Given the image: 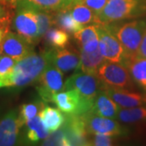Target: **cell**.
I'll return each instance as SVG.
<instances>
[{"instance_id":"1","label":"cell","mask_w":146,"mask_h":146,"mask_svg":"<svg viewBox=\"0 0 146 146\" xmlns=\"http://www.w3.org/2000/svg\"><path fill=\"white\" fill-rule=\"evenodd\" d=\"M50 64L49 50L31 52L17 61L13 72L3 79L5 87H25L36 83L45 69Z\"/></svg>"},{"instance_id":"2","label":"cell","mask_w":146,"mask_h":146,"mask_svg":"<svg viewBox=\"0 0 146 146\" xmlns=\"http://www.w3.org/2000/svg\"><path fill=\"white\" fill-rule=\"evenodd\" d=\"M142 17H146V0H108L95 24L108 25Z\"/></svg>"},{"instance_id":"3","label":"cell","mask_w":146,"mask_h":146,"mask_svg":"<svg viewBox=\"0 0 146 146\" xmlns=\"http://www.w3.org/2000/svg\"><path fill=\"white\" fill-rule=\"evenodd\" d=\"M105 25L119 41L127 58L135 57L145 31L146 17L118 21Z\"/></svg>"},{"instance_id":"4","label":"cell","mask_w":146,"mask_h":146,"mask_svg":"<svg viewBox=\"0 0 146 146\" xmlns=\"http://www.w3.org/2000/svg\"><path fill=\"white\" fill-rule=\"evenodd\" d=\"M11 26L17 33L24 36L33 46L42 39L34 6L27 0H18Z\"/></svg>"},{"instance_id":"5","label":"cell","mask_w":146,"mask_h":146,"mask_svg":"<svg viewBox=\"0 0 146 146\" xmlns=\"http://www.w3.org/2000/svg\"><path fill=\"white\" fill-rule=\"evenodd\" d=\"M102 85L116 89H133V82L128 69L123 63L105 61L98 71Z\"/></svg>"},{"instance_id":"6","label":"cell","mask_w":146,"mask_h":146,"mask_svg":"<svg viewBox=\"0 0 146 146\" xmlns=\"http://www.w3.org/2000/svg\"><path fill=\"white\" fill-rule=\"evenodd\" d=\"M81 116L89 136L103 134L116 137L125 136L128 133V129L114 120V119L95 115L91 110L81 115Z\"/></svg>"},{"instance_id":"7","label":"cell","mask_w":146,"mask_h":146,"mask_svg":"<svg viewBox=\"0 0 146 146\" xmlns=\"http://www.w3.org/2000/svg\"><path fill=\"white\" fill-rule=\"evenodd\" d=\"M36 83V91L45 103L53 102L54 94L65 89L63 72L51 63L45 69Z\"/></svg>"},{"instance_id":"8","label":"cell","mask_w":146,"mask_h":146,"mask_svg":"<svg viewBox=\"0 0 146 146\" xmlns=\"http://www.w3.org/2000/svg\"><path fill=\"white\" fill-rule=\"evenodd\" d=\"M102 88V83L98 75L85 72H76L65 82V89H73L81 98L94 102L96 96Z\"/></svg>"},{"instance_id":"9","label":"cell","mask_w":146,"mask_h":146,"mask_svg":"<svg viewBox=\"0 0 146 146\" xmlns=\"http://www.w3.org/2000/svg\"><path fill=\"white\" fill-rule=\"evenodd\" d=\"M53 103L68 115H83L92 109L94 105V102L84 99L73 89H66L54 94Z\"/></svg>"},{"instance_id":"10","label":"cell","mask_w":146,"mask_h":146,"mask_svg":"<svg viewBox=\"0 0 146 146\" xmlns=\"http://www.w3.org/2000/svg\"><path fill=\"white\" fill-rule=\"evenodd\" d=\"M99 30V50L106 61L123 63L126 54L117 37L110 31L105 25H98Z\"/></svg>"},{"instance_id":"11","label":"cell","mask_w":146,"mask_h":146,"mask_svg":"<svg viewBox=\"0 0 146 146\" xmlns=\"http://www.w3.org/2000/svg\"><path fill=\"white\" fill-rule=\"evenodd\" d=\"M23 127L19 119V110H11L0 119V146L16 145L20 141Z\"/></svg>"},{"instance_id":"12","label":"cell","mask_w":146,"mask_h":146,"mask_svg":"<svg viewBox=\"0 0 146 146\" xmlns=\"http://www.w3.org/2000/svg\"><path fill=\"white\" fill-rule=\"evenodd\" d=\"M50 63L62 72L78 70L80 64V53L72 46L49 49Z\"/></svg>"},{"instance_id":"13","label":"cell","mask_w":146,"mask_h":146,"mask_svg":"<svg viewBox=\"0 0 146 146\" xmlns=\"http://www.w3.org/2000/svg\"><path fill=\"white\" fill-rule=\"evenodd\" d=\"M33 45L17 33L9 31L0 46V53L19 61L33 51Z\"/></svg>"},{"instance_id":"14","label":"cell","mask_w":146,"mask_h":146,"mask_svg":"<svg viewBox=\"0 0 146 146\" xmlns=\"http://www.w3.org/2000/svg\"><path fill=\"white\" fill-rule=\"evenodd\" d=\"M69 141L70 145H89V135L81 115H65V122L61 127Z\"/></svg>"},{"instance_id":"15","label":"cell","mask_w":146,"mask_h":146,"mask_svg":"<svg viewBox=\"0 0 146 146\" xmlns=\"http://www.w3.org/2000/svg\"><path fill=\"white\" fill-rule=\"evenodd\" d=\"M102 89L120 108H132L146 106V93H138L131 89H116L102 85Z\"/></svg>"},{"instance_id":"16","label":"cell","mask_w":146,"mask_h":146,"mask_svg":"<svg viewBox=\"0 0 146 146\" xmlns=\"http://www.w3.org/2000/svg\"><path fill=\"white\" fill-rule=\"evenodd\" d=\"M74 39L80 51L93 52L99 49L98 24H92L81 28L74 33Z\"/></svg>"},{"instance_id":"17","label":"cell","mask_w":146,"mask_h":146,"mask_svg":"<svg viewBox=\"0 0 146 146\" xmlns=\"http://www.w3.org/2000/svg\"><path fill=\"white\" fill-rule=\"evenodd\" d=\"M120 109L119 106L111 99L101 88L94 99L91 110L95 115L115 119H117V115Z\"/></svg>"},{"instance_id":"18","label":"cell","mask_w":146,"mask_h":146,"mask_svg":"<svg viewBox=\"0 0 146 146\" xmlns=\"http://www.w3.org/2000/svg\"><path fill=\"white\" fill-rule=\"evenodd\" d=\"M123 63L128 69L134 84L146 93V58H129Z\"/></svg>"},{"instance_id":"19","label":"cell","mask_w":146,"mask_h":146,"mask_svg":"<svg viewBox=\"0 0 146 146\" xmlns=\"http://www.w3.org/2000/svg\"><path fill=\"white\" fill-rule=\"evenodd\" d=\"M25 126L24 141L27 143H37L46 139L50 133L42 123L39 115L29 120Z\"/></svg>"},{"instance_id":"20","label":"cell","mask_w":146,"mask_h":146,"mask_svg":"<svg viewBox=\"0 0 146 146\" xmlns=\"http://www.w3.org/2000/svg\"><path fill=\"white\" fill-rule=\"evenodd\" d=\"M42 123L50 133L59 129L65 122V115L61 110L49 106H45L39 113Z\"/></svg>"},{"instance_id":"21","label":"cell","mask_w":146,"mask_h":146,"mask_svg":"<svg viewBox=\"0 0 146 146\" xmlns=\"http://www.w3.org/2000/svg\"><path fill=\"white\" fill-rule=\"evenodd\" d=\"M80 64L79 69H80L82 72L97 75L101 65L106 61L99 49L93 52H84L80 50Z\"/></svg>"},{"instance_id":"22","label":"cell","mask_w":146,"mask_h":146,"mask_svg":"<svg viewBox=\"0 0 146 146\" xmlns=\"http://www.w3.org/2000/svg\"><path fill=\"white\" fill-rule=\"evenodd\" d=\"M54 26H57L58 29H61L70 34H74L82 28L81 25H80L77 21H75L68 8L54 11Z\"/></svg>"},{"instance_id":"23","label":"cell","mask_w":146,"mask_h":146,"mask_svg":"<svg viewBox=\"0 0 146 146\" xmlns=\"http://www.w3.org/2000/svg\"><path fill=\"white\" fill-rule=\"evenodd\" d=\"M75 21H77L80 25H86L89 24H94L96 21V14L87 6L75 0L72 4L68 7Z\"/></svg>"},{"instance_id":"24","label":"cell","mask_w":146,"mask_h":146,"mask_svg":"<svg viewBox=\"0 0 146 146\" xmlns=\"http://www.w3.org/2000/svg\"><path fill=\"white\" fill-rule=\"evenodd\" d=\"M117 119L123 123H136L146 120V106L121 108L118 113Z\"/></svg>"},{"instance_id":"25","label":"cell","mask_w":146,"mask_h":146,"mask_svg":"<svg viewBox=\"0 0 146 146\" xmlns=\"http://www.w3.org/2000/svg\"><path fill=\"white\" fill-rule=\"evenodd\" d=\"M46 42L53 48H63L68 46L70 36L68 33L61 29H49L44 35Z\"/></svg>"},{"instance_id":"26","label":"cell","mask_w":146,"mask_h":146,"mask_svg":"<svg viewBox=\"0 0 146 146\" xmlns=\"http://www.w3.org/2000/svg\"><path fill=\"white\" fill-rule=\"evenodd\" d=\"M44 106L45 102L43 101H35L30 103L22 105L19 110V119L21 125L24 127L29 120L39 115Z\"/></svg>"},{"instance_id":"27","label":"cell","mask_w":146,"mask_h":146,"mask_svg":"<svg viewBox=\"0 0 146 146\" xmlns=\"http://www.w3.org/2000/svg\"><path fill=\"white\" fill-rule=\"evenodd\" d=\"M34 9L38 22L39 33L42 38L49 29H50L53 26H54V11L42 10L35 6H34Z\"/></svg>"},{"instance_id":"28","label":"cell","mask_w":146,"mask_h":146,"mask_svg":"<svg viewBox=\"0 0 146 146\" xmlns=\"http://www.w3.org/2000/svg\"><path fill=\"white\" fill-rule=\"evenodd\" d=\"M36 7L49 11H58L68 8L75 0H27Z\"/></svg>"},{"instance_id":"29","label":"cell","mask_w":146,"mask_h":146,"mask_svg":"<svg viewBox=\"0 0 146 146\" xmlns=\"http://www.w3.org/2000/svg\"><path fill=\"white\" fill-rule=\"evenodd\" d=\"M42 145L70 146V143L63 129L60 127L57 131L50 132V135L44 139Z\"/></svg>"},{"instance_id":"30","label":"cell","mask_w":146,"mask_h":146,"mask_svg":"<svg viewBox=\"0 0 146 146\" xmlns=\"http://www.w3.org/2000/svg\"><path fill=\"white\" fill-rule=\"evenodd\" d=\"M16 63V59L0 53V76L4 78L9 76L13 72Z\"/></svg>"},{"instance_id":"31","label":"cell","mask_w":146,"mask_h":146,"mask_svg":"<svg viewBox=\"0 0 146 146\" xmlns=\"http://www.w3.org/2000/svg\"><path fill=\"white\" fill-rule=\"evenodd\" d=\"M90 136H89V145L110 146L113 145L115 143V136L103 134H94Z\"/></svg>"},{"instance_id":"32","label":"cell","mask_w":146,"mask_h":146,"mask_svg":"<svg viewBox=\"0 0 146 146\" xmlns=\"http://www.w3.org/2000/svg\"><path fill=\"white\" fill-rule=\"evenodd\" d=\"M76 1L89 7L96 14V16H98L102 11L108 2V0H76Z\"/></svg>"},{"instance_id":"33","label":"cell","mask_w":146,"mask_h":146,"mask_svg":"<svg viewBox=\"0 0 146 146\" xmlns=\"http://www.w3.org/2000/svg\"><path fill=\"white\" fill-rule=\"evenodd\" d=\"M13 16H14V14L0 18V46L2 44L4 36H6V34L10 31Z\"/></svg>"},{"instance_id":"34","label":"cell","mask_w":146,"mask_h":146,"mask_svg":"<svg viewBox=\"0 0 146 146\" xmlns=\"http://www.w3.org/2000/svg\"><path fill=\"white\" fill-rule=\"evenodd\" d=\"M135 57H140V58H146V29L145 33L143 35L142 40H141V44L139 49L136 52V54Z\"/></svg>"},{"instance_id":"35","label":"cell","mask_w":146,"mask_h":146,"mask_svg":"<svg viewBox=\"0 0 146 146\" xmlns=\"http://www.w3.org/2000/svg\"><path fill=\"white\" fill-rule=\"evenodd\" d=\"M13 9H15V8L0 2V18L14 14Z\"/></svg>"},{"instance_id":"36","label":"cell","mask_w":146,"mask_h":146,"mask_svg":"<svg viewBox=\"0 0 146 146\" xmlns=\"http://www.w3.org/2000/svg\"><path fill=\"white\" fill-rule=\"evenodd\" d=\"M0 2H2V3H3L7 4V5L10 6V7L16 9V3H17L18 0H0Z\"/></svg>"},{"instance_id":"37","label":"cell","mask_w":146,"mask_h":146,"mask_svg":"<svg viewBox=\"0 0 146 146\" xmlns=\"http://www.w3.org/2000/svg\"><path fill=\"white\" fill-rule=\"evenodd\" d=\"M3 87H5V85H4V81H3V77L0 76V88H3Z\"/></svg>"}]
</instances>
